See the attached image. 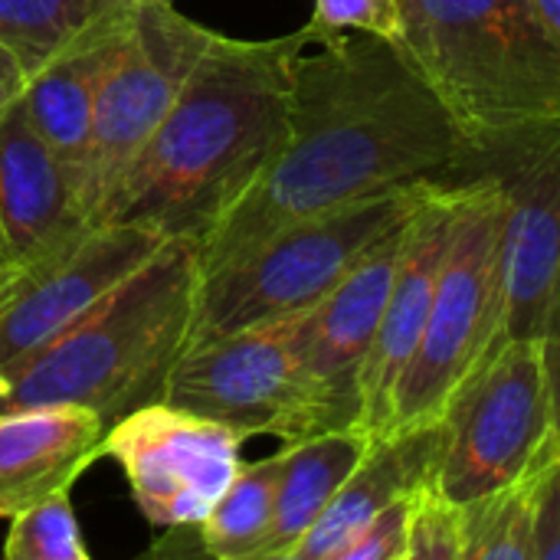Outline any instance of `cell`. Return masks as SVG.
I'll return each mask as SVG.
<instances>
[{
  "label": "cell",
  "mask_w": 560,
  "mask_h": 560,
  "mask_svg": "<svg viewBox=\"0 0 560 560\" xmlns=\"http://www.w3.org/2000/svg\"><path fill=\"white\" fill-rule=\"evenodd\" d=\"M371 433L364 427L322 430L285 443L276 492V522L259 560H289L292 548L325 515L354 466L364 459Z\"/></svg>",
  "instance_id": "obj_19"
},
{
  "label": "cell",
  "mask_w": 560,
  "mask_h": 560,
  "mask_svg": "<svg viewBox=\"0 0 560 560\" xmlns=\"http://www.w3.org/2000/svg\"><path fill=\"white\" fill-rule=\"evenodd\" d=\"M161 246L154 230L98 220L10 262L0 279V368L69 328Z\"/></svg>",
  "instance_id": "obj_12"
},
{
  "label": "cell",
  "mask_w": 560,
  "mask_h": 560,
  "mask_svg": "<svg viewBox=\"0 0 560 560\" xmlns=\"http://www.w3.org/2000/svg\"><path fill=\"white\" fill-rule=\"evenodd\" d=\"M7 560H89L82 528L72 509V489L49 492L10 518L3 541Z\"/></svg>",
  "instance_id": "obj_23"
},
{
  "label": "cell",
  "mask_w": 560,
  "mask_h": 560,
  "mask_svg": "<svg viewBox=\"0 0 560 560\" xmlns=\"http://www.w3.org/2000/svg\"><path fill=\"white\" fill-rule=\"evenodd\" d=\"M7 266H10V259H7V256L0 253V279H3V272H7Z\"/></svg>",
  "instance_id": "obj_31"
},
{
  "label": "cell",
  "mask_w": 560,
  "mask_h": 560,
  "mask_svg": "<svg viewBox=\"0 0 560 560\" xmlns=\"http://www.w3.org/2000/svg\"><path fill=\"white\" fill-rule=\"evenodd\" d=\"M135 3L131 33L98 92L85 158L75 177V203L92 223L118 177L174 105L194 62L217 36V30L184 16L174 3Z\"/></svg>",
  "instance_id": "obj_9"
},
{
  "label": "cell",
  "mask_w": 560,
  "mask_h": 560,
  "mask_svg": "<svg viewBox=\"0 0 560 560\" xmlns=\"http://www.w3.org/2000/svg\"><path fill=\"white\" fill-rule=\"evenodd\" d=\"M466 555V522L463 505L450 502L436 479L413 492L407 560H463Z\"/></svg>",
  "instance_id": "obj_24"
},
{
  "label": "cell",
  "mask_w": 560,
  "mask_h": 560,
  "mask_svg": "<svg viewBox=\"0 0 560 560\" xmlns=\"http://www.w3.org/2000/svg\"><path fill=\"white\" fill-rule=\"evenodd\" d=\"M430 184L384 190L289 223L240 259L200 276L190 341L315 308L387 233L410 220Z\"/></svg>",
  "instance_id": "obj_5"
},
{
  "label": "cell",
  "mask_w": 560,
  "mask_h": 560,
  "mask_svg": "<svg viewBox=\"0 0 560 560\" xmlns=\"http://www.w3.org/2000/svg\"><path fill=\"white\" fill-rule=\"evenodd\" d=\"M538 7H541L545 20L551 23V30L560 36V0H538Z\"/></svg>",
  "instance_id": "obj_30"
},
{
  "label": "cell",
  "mask_w": 560,
  "mask_h": 560,
  "mask_svg": "<svg viewBox=\"0 0 560 560\" xmlns=\"http://www.w3.org/2000/svg\"><path fill=\"white\" fill-rule=\"evenodd\" d=\"M26 92V72L13 59V52L0 43V115Z\"/></svg>",
  "instance_id": "obj_29"
},
{
  "label": "cell",
  "mask_w": 560,
  "mask_h": 560,
  "mask_svg": "<svg viewBox=\"0 0 560 560\" xmlns=\"http://www.w3.org/2000/svg\"><path fill=\"white\" fill-rule=\"evenodd\" d=\"M246 436L220 420L151 400L105 430L108 456L151 528L200 525L243 466Z\"/></svg>",
  "instance_id": "obj_11"
},
{
  "label": "cell",
  "mask_w": 560,
  "mask_h": 560,
  "mask_svg": "<svg viewBox=\"0 0 560 560\" xmlns=\"http://www.w3.org/2000/svg\"><path fill=\"white\" fill-rule=\"evenodd\" d=\"M443 417L450 440L436 489L450 502L466 505L532 476L558 450L541 341H495Z\"/></svg>",
  "instance_id": "obj_7"
},
{
  "label": "cell",
  "mask_w": 560,
  "mask_h": 560,
  "mask_svg": "<svg viewBox=\"0 0 560 560\" xmlns=\"http://www.w3.org/2000/svg\"><path fill=\"white\" fill-rule=\"evenodd\" d=\"M135 7V0L118 3L98 23L79 33L56 59H49L39 72L26 79L23 105L39 135L69 167L72 190L85 158L98 92L131 33Z\"/></svg>",
  "instance_id": "obj_17"
},
{
  "label": "cell",
  "mask_w": 560,
  "mask_h": 560,
  "mask_svg": "<svg viewBox=\"0 0 560 560\" xmlns=\"http://www.w3.org/2000/svg\"><path fill=\"white\" fill-rule=\"evenodd\" d=\"M282 472V450L243 463L213 512L194 525L197 551L217 560H259L276 522V492Z\"/></svg>",
  "instance_id": "obj_20"
},
{
  "label": "cell",
  "mask_w": 560,
  "mask_h": 560,
  "mask_svg": "<svg viewBox=\"0 0 560 560\" xmlns=\"http://www.w3.org/2000/svg\"><path fill=\"white\" fill-rule=\"evenodd\" d=\"M105 423L85 407H33L0 413V518H13L49 492L72 489L102 459Z\"/></svg>",
  "instance_id": "obj_18"
},
{
  "label": "cell",
  "mask_w": 560,
  "mask_h": 560,
  "mask_svg": "<svg viewBox=\"0 0 560 560\" xmlns=\"http://www.w3.org/2000/svg\"><path fill=\"white\" fill-rule=\"evenodd\" d=\"M463 177H492L505 203V338H538L560 292V118L472 141Z\"/></svg>",
  "instance_id": "obj_10"
},
{
  "label": "cell",
  "mask_w": 560,
  "mask_h": 560,
  "mask_svg": "<svg viewBox=\"0 0 560 560\" xmlns=\"http://www.w3.org/2000/svg\"><path fill=\"white\" fill-rule=\"evenodd\" d=\"M308 312L190 341L174 361L161 400L220 420L249 436L285 443L312 436L305 390Z\"/></svg>",
  "instance_id": "obj_8"
},
{
  "label": "cell",
  "mask_w": 560,
  "mask_h": 560,
  "mask_svg": "<svg viewBox=\"0 0 560 560\" xmlns=\"http://www.w3.org/2000/svg\"><path fill=\"white\" fill-rule=\"evenodd\" d=\"M502 223L505 203L495 180L463 177L433 308L394 387L384 433L443 417L459 384L482 364L492 345L505 338Z\"/></svg>",
  "instance_id": "obj_6"
},
{
  "label": "cell",
  "mask_w": 560,
  "mask_h": 560,
  "mask_svg": "<svg viewBox=\"0 0 560 560\" xmlns=\"http://www.w3.org/2000/svg\"><path fill=\"white\" fill-rule=\"evenodd\" d=\"M469 151V135L394 39L318 30L292 62L285 141L243 200L197 243L200 276L289 223L384 190L459 180Z\"/></svg>",
  "instance_id": "obj_1"
},
{
  "label": "cell",
  "mask_w": 560,
  "mask_h": 560,
  "mask_svg": "<svg viewBox=\"0 0 560 560\" xmlns=\"http://www.w3.org/2000/svg\"><path fill=\"white\" fill-rule=\"evenodd\" d=\"M407 223L387 233L312 308L305 338V390L315 433L361 427V377L404 253Z\"/></svg>",
  "instance_id": "obj_13"
},
{
  "label": "cell",
  "mask_w": 560,
  "mask_h": 560,
  "mask_svg": "<svg viewBox=\"0 0 560 560\" xmlns=\"http://www.w3.org/2000/svg\"><path fill=\"white\" fill-rule=\"evenodd\" d=\"M541 341V358H545V374H548V390H551V420H555V440L560 446V292L545 318V328L538 335Z\"/></svg>",
  "instance_id": "obj_28"
},
{
  "label": "cell",
  "mask_w": 560,
  "mask_h": 560,
  "mask_svg": "<svg viewBox=\"0 0 560 560\" xmlns=\"http://www.w3.org/2000/svg\"><path fill=\"white\" fill-rule=\"evenodd\" d=\"M308 23L318 30H361L397 39L400 0H315V13Z\"/></svg>",
  "instance_id": "obj_26"
},
{
  "label": "cell",
  "mask_w": 560,
  "mask_h": 560,
  "mask_svg": "<svg viewBox=\"0 0 560 560\" xmlns=\"http://www.w3.org/2000/svg\"><path fill=\"white\" fill-rule=\"evenodd\" d=\"M394 43L469 141L560 118V36L538 0H400Z\"/></svg>",
  "instance_id": "obj_4"
},
{
  "label": "cell",
  "mask_w": 560,
  "mask_h": 560,
  "mask_svg": "<svg viewBox=\"0 0 560 560\" xmlns=\"http://www.w3.org/2000/svg\"><path fill=\"white\" fill-rule=\"evenodd\" d=\"M158 3H174V0H158Z\"/></svg>",
  "instance_id": "obj_33"
},
{
  "label": "cell",
  "mask_w": 560,
  "mask_h": 560,
  "mask_svg": "<svg viewBox=\"0 0 560 560\" xmlns=\"http://www.w3.org/2000/svg\"><path fill=\"white\" fill-rule=\"evenodd\" d=\"M315 33L312 23L276 39L217 33L98 220L200 243L279 154L289 131L292 62Z\"/></svg>",
  "instance_id": "obj_2"
},
{
  "label": "cell",
  "mask_w": 560,
  "mask_h": 560,
  "mask_svg": "<svg viewBox=\"0 0 560 560\" xmlns=\"http://www.w3.org/2000/svg\"><path fill=\"white\" fill-rule=\"evenodd\" d=\"M463 180H433L407 223L404 253L381 315V328L361 377V427L377 436L387 427L394 387L427 328L440 269L450 249Z\"/></svg>",
  "instance_id": "obj_14"
},
{
  "label": "cell",
  "mask_w": 560,
  "mask_h": 560,
  "mask_svg": "<svg viewBox=\"0 0 560 560\" xmlns=\"http://www.w3.org/2000/svg\"><path fill=\"white\" fill-rule=\"evenodd\" d=\"M463 560H535V479L525 476L463 505Z\"/></svg>",
  "instance_id": "obj_22"
},
{
  "label": "cell",
  "mask_w": 560,
  "mask_h": 560,
  "mask_svg": "<svg viewBox=\"0 0 560 560\" xmlns=\"http://www.w3.org/2000/svg\"><path fill=\"white\" fill-rule=\"evenodd\" d=\"M92 223L82 217L72 174L33 125L23 95L0 115V233L10 262L30 259L66 233Z\"/></svg>",
  "instance_id": "obj_15"
},
{
  "label": "cell",
  "mask_w": 560,
  "mask_h": 560,
  "mask_svg": "<svg viewBox=\"0 0 560 560\" xmlns=\"http://www.w3.org/2000/svg\"><path fill=\"white\" fill-rule=\"evenodd\" d=\"M200 295L194 240L164 246L46 345L0 368V413L85 407L105 427L161 400L190 345Z\"/></svg>",
  "instance_id": "obj_3"
},
{
  "label": "cell",
  "mask_w": 560,
  "mask_h": 560,
  "mask_svg": "<svg viewBox=\"0 0 560 560\" xmlns=\"http://www.w3.org/2000/svg\"><path fill=\"white\" fill-rule=\"evenodd\" d=\"M125 0H0V43L26 79Z\"/></svg>",
  "instance_id": "obj_21"
},
{
  "label": "cell",
  "mask_w": 560,
  "mask_h": 560,
  "mask_svg": "<svg viewBox=\"0 0 560 560\" xmlns=\"http://www.w3.org/2000/svg\"><path fill=\"white\" fill-rule=\"evenodd\" d=\"M420 489V486H417ZM413 489V492H417ZM413 492L390 502L377 512L338 555V560H407V535H410V509Z\"/></svg>",
  "instance_id": "obj_25"
},
{
  "label": "cell",
  "mask_w": 560,
  "mask_h": 560,
  "mask_svg": "<svg viewBox=\"0 0 560 560\" xmlns=\"http://www.w3.org/2000/svg\"><path fill=\"white\" fill-rule=\"evenodd\" d=\"M0 253H3V233H0ZM7 256V253H3Z\"/></svg>",
  "instance_id": "obj_32"
},
{
  "label": "cell",
  "mask_w": 560,
  "mask_h": 560,
  "mask_svg": "<svg viewBox=\"0 0 560 560\" xmlns=\"http://www.w3.org/2000/svg\"><path fill=\"white\" fill-rule=\"evenodd\" d=\"M535 479V560H560V446L532 472Z\"/></svg>",
  "instance_id": "obj_27"
},
{
  "label": "cell",
  "mask_w": 560,
  "mask_h": 560,
  "mask_svg": "<svg viewBox=\"0 0 560 560\" xmlns=\"http://www.w3.org/2000/svg\"><path fill=\"white\" fill-rule=\"evenodd\" d=\"M446 417L371 436L364 459L354 466L341 492L331 499L312 532L292 548L289 560H338L348 541L390 502L404 499L417 486L436 479L446 453Z\"/></svg>",
  "instance_id": "obj_16"
}]
</instances>
